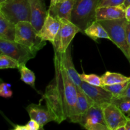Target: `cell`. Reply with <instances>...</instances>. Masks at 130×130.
Masks as SVG:
<instances>
[{
	"label": "cell",
	"mask_w": 130,
	"mask_h": 130,
	"mask_svg": "<svg viewBox=\"0 0 130 130\" xmlns=\"http://www.w3.org/2000/svg\"><path fill=\"white\" fill-rule=\"evenodd\" d=\"M55 76L46 88L42 99L55 119L60 124L72 114L77 99V88L64 66L62 53L54 51Z\"/></svg>",
	"instance_id": "cell-1"
},
{
	"label": "cell",
	"mask_w": 130,
	"mask_h": 130,
	"mask_svg": "<svg viewBox=\"0 0 130 130\" xmlns=\"http://www.w3.org/2000/svg\"><path fill=\"white\" fill-rule=\"evenodd\" d=\"M100 0H76L71 21L84 33L85 29L96 21V10Z\"/></svg>",
	"instance_id": "cell-2"
},
{
	"label": "cell",
	"mask_w": 130,
	"mask_h": 130,
	"mask_svg": "<svg viewBox=\"0 0 130 130\" xmlns=\"http://www.w3.org/2000/svg\"><path fill=\"white\" fill-rule=\"evenodd\" d=\"M99 22L107 32L110 40L112 41L125 55L130 63V49L127 40L126 18L114 20H102Z\"/></svg>",
	"instance_id": "cell-3"
},
{
	"label": "cell",
	"mask_w": 130,
	"mask_h": 130,
	"mask_svg": "<svg viewBox=\"0 0 130 130\" xmlns=\"http://www.w3.org/2000/svg\"><path fill=\"white\" fill-rule=\"evenodd\" d=\"M30 22L21 21L16 24L15 41L22 44L35 55L46 45L38 34Z\"/></svg>",
	"instance_id": "cell-4"
},
{
	"label": "cell",
	"mask_w": 130,
	"mask_h": 130,
	"mask_svg": "<svg viewBox=\"0 0 130 130\" xmlns=\"http://www.w3.org/2000/svg\"><path fill=\"white\" fill-rule=\"evenodd\" d=\"M0 13L15 24L21 21L30 22L28 0H4L0 2Z\"/></svg>",
	"instance_id": "cell-5"
},
{
	"label": "cell",
	"mask_w": 130,
	"mask_h": 130,
	"mask_svg": "<svg viewBox=\"0 0 130 130\" xmlns=\"http://www.w3.org/2000/svg\"><path fill=\"white\" fill-rule=\"evenodd\" d=\"M57 19L60 22V27L52 44L55 52L65 53L76 34L81 31L79 27L71 20L66 19Z\"/></svg>",
	"instance_id": "cell-6"
},
{
	"label": "cell",
	"mask_w": 130,
	"mask_h": 130,
	"mask_svg": "<svg viewBox=\"0 0 130 130\" xmlns=\"http://www.w3.org/2000/svg\"><path fill=\"white\" fill-rule=\"evenodd\" d=\"M79 124L88 130H109L104 118L102 105L96 104L84 114Z\"/></svg>",
	"instance_id": "cell-7"
},
{
	"label": "cell",
	"mask_w": 130,
	"mask_h": 130,
	"mask_svg": "<svg viewBox=\"0 0 130 130\" xmlns=\"http://www.w3.org/2000/svg\"><path fill=\"white\" fill-rule=\"evenodd\" d=\"M0 51L1 53L12 57L16 60L20 65L26 64L30 59H32L36 55L23 46L15 41L0 39Z\"/></svg>",
	"instance_id": "cell-8"
},
{
	"label": "cell",
	"mask_w": 130,
	"mask_h": 130,
	"mask_svg": "<svg viewBox=\"0 0 130 130\" xmlns=\"http://www.w3.org/2000/svg\"><path fill=\"white\" fill-rule=\"evenodd\" d=\"M104 118L109 130H118L119 128L125 126L128 121V117L112 102L102 105Z\"/></svg>",
	"instance_id": "cell-9"
},
{
	"label": "cell",
	"mask_w": 130,
	"mask_h": 130,
	"mask_svg": "<svg viewBox=\"0 0 130 130\" xmlns=\"http://www.w3.org/2000/svg\"><path fill=\"white\" fill-rule=\"evenodd\" d=\"M80 87L95 104L98 105H103L107 103L112 102L114 98L112 94L102 86H94L82 81Z\"/></svg>",
	"instance_id": "cell-10"
},
{
	"label": "cell",
	"mask_w": 130,
	"mask_h": 130,
	"mask_svg": "<svg viewBox=\"0 0 130 130\" xmlns=\"http://www.w3.org/2000/svg\"><path fill=\"white\" fill-rule=\"evenodd\" d=\"M30 8V23L39 31L48 15V10L44 0H28Z\"/></svg>",
	"instance_id": "cell-11"
},
{
	"label": "cell",
	"mask_w": 130,
	"mask_h": 130,
	"mask_svg": "<svg viewBox=\"0 0 130 130\" xmlns=\"http://www.w3.org/2000/svg\"><path fill=\"white\" fill-rule=\"evenodd\" d=\"M77 88V102L73 113L69 119L72 123L79 124L84 114L95 104V102L83 91L81 88Z\"/></svg>",
	"instance_id": "cell-12"
},
{
	"label": "cell",
	"mask_w": 130,
	"mask_h": 130,
	"mask_svg": "<svg viewBox=\"0 0 130 130\" xmlns=\"http://www.w3.org/2000/svg\"><path fill=\"white\" fill-rule=\"evenodd\" d=\"M26 110L29 114L30 119L35 120L43 129L44 125L52 121H55L53 116L47 107L41 105L32 104L26 107Z\"/></svg>",
	"instance_id": "cell-13"
},
{
	"label": "cell",
	"mask_w": 130,
	"mask_h": 130,
	"mask_svg": "<svg viewBox=\"0 0 130 130\" xmlns=\"http://www.w3.org/2000/svg\"><path fill=\"white\" fill-rule=\"evenodd\" d=\"M60 27V22L56 18L48 13L44 24L42 25L38 34L43 41L53 43Z\"/></svg>",
	"instance_id": "cell-14"
},
{
	"label": "cell",
	"mask_w": 130,
	"mask_h": 130,
	"mask_svg": "<svg viewBox=\"0 0 130 130\" xmlns=\"http://www.w3.org/2000/svg\"><path fill=\"white\" fill-rule=\"evenodd\" d=\"M76 0H64L50 5L48 13L56 19H66L71 21V15Z\"/></svg>",
	"instance_id": "cell-15"
},
{
	"label": "cell",
	"mask_w": 130,
	"mask_h": 130,
	"mask_svg": "<svg viewBox=\"0 0 130 130\" xmlns=\"http://www.w3.org/2000/svg\"><path fill=\"white\" fill-rule=\"evenodd\" d=\"M125 9L124 5L97 8L96 10V21L125 18Z\"/></svg>",
	"instance_id": "cell-16"
},
{
	"label": "cell",
	"mask_w": 130,
	"mask_h": 130,
	"mask_svg": "<svg viewBox=\"0 0 130 130\" xmlns=\"http://www.w3.org/2000/svg\"><path fill=\"white\" fill-rule=\"evenodd\" d=\"M71 49H72V46H71L70 45L69 47L67 48V51L65 53H62L63 63H64L65 67H66V70L71 77V79L73 81L77 88H81L80 85L82 82V80L81 79L79 74L77 72L74 66L72 55H71Z\"/></svg>",
	"instance_id": "cell-17"
},
{
	"label": "cell",
	"mask_w": 130,
	"mask_h": 130,
	"mask_svg": "<svg viewBox=\"0 0 130 130\" xmlns=\"http://www.w3.org/2000/svg\"><path fill=\"white\" fill-rule=\"evenodd\" d=\"M16 24L11 22L0 13V39L15 41Z\"/></svg>",
	"instance_id": "cell-18"
},
{
	"label": "cell",
	"mask_w": 130,
	"mask_h": 130,
	"mask_svg": "<svg viewBox=\"0 0 130 130\" xmlns=\"http://www.w3.org/2000/svg\"><path fill=\"white\" fill-rule=\"evenodd\" d=\"M84 34L96 41L98 39H107L110 40V37L103 25L99 21L93 22L85 29Z\"/></svg>",
	"instance_id": "cell-19"
},
{
	"label": "cell",
	"mask_w": 130,
	"mask_h": 130,
	"mask_svg": "<svg viewBox=\"0 0 130 130\" xmlns=\"http://www.w3.org/2000/svg\"><path fill=\"white\" fill-rule=\"evenodd\" d=\"M129 80H130V77H127L118 72L107 71L101 76L102 86L121 83Z\"/></svg>",
	"instance_id": "cell-20"
},
{
	"label": "cell",
	"mask_w": 130,
	"mask_h": 130,
	"mask_svg": "<svg viewBox=\"0 0 130 130\" xmlns=\"http://www.w3.org/2000/svg\"><path fill=\"white\" fill-rule=\"evenodd\" d=\"M19 72H20V79L27 84V85L30 86L34 90H36L35 88V81H36V77L35 74L34 72L28 69L26 67L25 64H21L19 66Z\"/></svg>",
	"instance_id": "cell-21"
},
{
	"label": "cell",
	"mask_w": 130,
	"mask_h": 130,
	"mask_svg": "<svg viewBox=\"0 0 130 130\" xmlns=\"http://www.w3.org/2000/svg\"><path fill=\"white\" fill-rule=\"evenodd\" d=\"M129 81L130 80L125 81V82L121 83L115 84V85H106V86H104L102 87L111 93L114 98H118L125 91Z\"/></svg>",
	"instance_id": "cell-22"
},
{
	"label": "cell",
	"mask_w": 130,
	"mask_h": 130,
	"mask_svg": "<svg viewBox=\"0 0 130 130\" xmlns=\"http://www.w3.org/2000/svg\"><path fill=\"white\" fill-rule=\"evenodd\" d=\"M20 63L10 56L1 53L0 55V69H19Z\"/></svg>",
	"instance_id": "cell-23"
},
{
	"label": "cell",
	"mask_w": 130,
	"mask_h": 130,
	"mask_svg": "<svg viewBox=\"0 0 130 130\" xmlns=\"http://www.w3.org/2000/svg\"><path fill=\"white\" fill-rule=\"evenodd\" d=\"M79 76L83 81H85V82L87 83L90 85L97 86H102L101 77L97 76V75L94 74H86L83 72L82 74H79Z\"/></svg>",
	"instance_id": "cell-24"
},
{
	"label": "cell",
	"mask_w": 130,
	"mask_h": 130,
	"mask_svg": "<svg viewBox=\"0 0 130 130\" xmlns=\"http://www.w3.org/2000/svg\"><path fill=\"white\" fill-rule=\"evenodd\" d=\"M112 102L115 104L124 114L130 112V100L123 98H113Z\"/></svg>",
	"instance_id": "cell-25"
},
{
	"label": "cell",
	"mask_w": 130,
	"mask_h": 130,
	"mask_svg": "<svg viewBox=\"0 0 130 130\" xmlns=\"http://www.w3.org/2000/svg\"><path fill=\"white\" fill-rule=\"evenodd\" d=\"M41 129L39 124L34 119H30V120L25 125H17L15 126L14 130H39Z\"/></svg>",
	"instance_id": "cell-26"
},
{
	"label": "cell",
	"mask_w": 130,
	"mask_h": 130,
	"mask_svg": "<svg viewBox=\"0 0 130 130\" xmlns=\"http://www.w3.org/2000/svg\"><path fill=\"white\" fill-rule=\"evenodd\" d=\"M11 85L6 83H1L0 85V96L3 98H10L12 96Z\"/></svg>",
	"instance_id": "cell-27"
},
{
	"label": "cell",
	"mask_w": 130,
	"mask_h": 130,
	"mask_svg": "<svg viewBox=\"0 0 130 130\" xmlns=\"http://www.w3.org/2000/svg\"><path fill=\"white\" fill-rule=\"evenodd\" d=\"M125 0H100L98 8L104 7V6H119L124 5Z\"/></svg>",
	"instance_id": "cell-28"
},
{
	"label": "cell",
	"mask_w": 130,
	"mask_h": 130,
	"mask_svg": "<svg viewBox=\"0 0 130 130\" xmlns=\"http://www.w3.org/2000/svg\"><path fill=\"white\" fill-rule=\"evenodd\" d=\"M118 98H123V99H127V100H130V81L128 84V86H127L126 89L125 90V91L122 93V95H121Z\"/></svg>",
	"instance_id": "cell-29"
},
{
	"label": "cell",
	"mask_w": 130,
	"mask_h": 130,
	"mask_svg": "<svg viewBox=\"0 0 130 130\" xmlns=\"http://www.w3.org/2000/svg\"><path fill=\"white\" fill-rule=\"evenodd\" d=\"M126 36H127V40H128V44L130 49V22H128L126 24Z\"/></svg>",
	"instance_id": "cell-30"
},
{
	"label": "cell",
	"mask_w": 130,
	"mask_h": 130,
	"mask_svg": "<svg viewBox=\"0 0 130 130\" xmlns=\"http://www.w3.org/2000/svg\"><path fill=\"white\" fill-rule=\"evenodd\" d=\"M125 18L126 19L127 21L130 22V5L126 7Z\"/></svg>",
	"instance_id": "cell-31"
},
{
	"label": "cell",
	"mask_w": 130,
	"mask_h": 130,
	"mask_svg": "<svg viewBox=\"0 0 130 130\" xmlns=\"http://www.w3.org/2000/svg\"><path fill=\"white\" fill-rule=\"evenodd\" d=\"M63 1H64V0H50V5H55V4L60 2H62Z\"/></svg>",
	"instance_id": "cell-32"
},
{
	"label": "cell",
	"mask_w": 130,
	"mask_h": 130,
	"mask_svg": "<svg viewBox=\"0 0 130 130\" xmlns=\"http://www.w3.org/2000/svg\"><path fill=\"white\" fill-rule=\"evenodd\" d=\"M126 130H130V121L129 120L127 121V123L125 124Z\"/></svg>",
	"instance_id": "cell-33"
},
{
	"label": "cell",
	"mask_w": 130,
	"mask_h": 130,
	"mask_svg": "<svg viewBox=\"0 0 130 130\" xmlns=\"http://www.w3.org/2000/svg\"><path fill=\"white\" fill-rule=\"evenodd\" d=\"M130 5V0H125V2H124V6H125V7H126V6H128V5Z\"/></svg>",
	"instance_id": "cell-34"
},
{
	"label": "cell",
	"mask_w": 130,
	"mask_h": 130,
	"mask_svg": "<svg viewBox=\"0 0 130 130\" xmlns=\"http://www.w3.org/2000/svg\"><path fill=\"white\" fill-rule=\"evenodd\" d=\"M128 120H129L130 121V114H129V115L128 116Z\"/></svg>",
	"instance_id": "cell-35"
}]
</instances>
